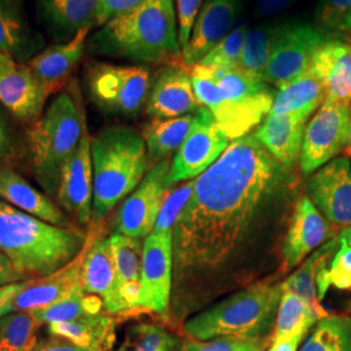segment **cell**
<instances>
[{
  "mask_svg": "<svg viewBox=\"0 0 351 351\" xmlns=\"http://www.w3.org/2000/svg\"><path fill=\"white\" fill-rule=\"evenodd\" d=\"M301 178L254 134L233 141L199 177L173 228L169 317L184 322L284 274V242Z\"/></svg>",
  "mask_w": 351,
  "mask_h": 351,
  "instance_id": "cell-1",
  "label": "cell"
},
{
  "mask_svg": "<svg viewBox=\"0 0 351 351\" xmlns=\"http://www.w3.org/2000/svg\"><path fill=\"white\" fill-rule=\"evenodd\" d=\"M173 0H146L88 38L91 55L137 63H176L182 56Z\"/></svg>",
  "mask_w": 351,
  "mask_h": 351,
  "instance_id": "cell-2",
  "label": "cell"
},
{
  "mask_svg": "<svg viewBox=\"0 0 351 351\" xmlns=\"http://www.w3.org/2000/svg\"><path fill=\"white\" fill-rule=\"evenodd\" d=\"M88 234L62 228L0 201V251L27 277L47 276L72 262L85 247Z\"/></svg>",
  "mask_w": 351,
  "mask_h": 351,
  "instance_id": "cell-3",
  "label": "cell"
},
{
  "mask_svg": "<svg viewBox=\"0 0 351 351\" xmlns=\"http://www.w3.org/2000/svg\"><path fill=\"white\" fill-rule=\"evenodd\" d=\"M211 71L213 75L204 68L191 71L197 99L213 113L216 124L229 141L247 136L271 112L275 91L262 80L245 75L237 68Z\"/></svg>",
  "mask_w": 351,
  "mask_h": 351,
  "instance_id": "cell-4",
  "label": "cell"
},
{
  "mask_svg": "<svg viewBox=\"0 0 351 351\" xmlns=\"http://www.w3.org/2000/svg\"><path fill=\"white\" fill-rule=\"evenodd\" d=\"M93 219L101 226L116 204L138 186L149 167L142 134L130 126H108L91 138Z\"/></svg>",
  "mask_w": 351,
  "mask_h": 351,
  "instance_id": "cell-5",
  "label": "cell"
},
{
  "mask_svg": "<svg viewBox=\"0 0 351 351\" xmlns=\"http://www.w3.org/2000/svg\"><path fill=\"white\" fill-rule=\"evenodd\" d=\"M86 134L80 88L77 84H69L27 133L33 173L50 198H56L64 165Z\"/></svg>",
  "mask_w": 351,
  "mask_h": 351,
  "instance_id": "cell-6",
  "label": "cell"
},
{
  "mask_svg": "<svg viewBox=\"0 0 351 351\" xmlns=\"http://www.w3.org/2000/svg\"><path fill=\"white\" fill-rule=\"evenodd\" d=\"M281 282L272 284V278L259 281L211 304L189 319L185 335L195 341L264 339L276 320Z\"/></svg>",
  "mask_w": 351,
  "mask_h": 351,
  "instance_id": "cell-7",
  "label": "cell"
},
{
  "mask_svg": "<svg viewBox=\"0 0 351 351\" xmlns=\"http://www.w3.org/2000/svg\"><path fill=\"white\" fill-rule=\"evenodd\" d=\"M85 82L97 107L123 117H136L142 111L152 86L150 69L145 65L90 64Z\"/></svg>",
  "mask_w": 351,
  "mask_h": 351,
  "instance_id": "cell-8",
  "label": "cell"
},
{
  "mask_svg": "<svg viewBox=\"0 0 351 351\" xmlns=\"http://www.w3.org/2000/svg\"><path fill=\"white\" fill-rule=\"evenodd\" d=\"M173 281V232H152L145 239L137 313L169 319Z\"/></svg>",
  "mask_w": 351,
  "mask_h": 351,
  "instance_id": "cell-9",
  "label": "cell"
},
{
  "mask_svg": "<svg viewBox=\"0 0 351 351\" xmlns=\"http://www.w3.org/2000/svg\"><path fill=\"white\" fill-rule=\"evenodd\" d=\"M169 168V159L152 165L138 186L126 197L116 216V233L141 239L154 232L164 202L172 191Z\"/></svg>",
  "mask_w": 351,
  "mask_h": 351,
  "instance_id": "cell-10",
  "label": "cell"
},
{
  "mask_svg": "<svg viewBox=\"0 0 351 351\" xmlns=\"http://www.w3.org/2000/svg\"><path fill=\"white\" fill-rule=\"evenodd\" d=\"M350 123V106L323 101L304 129L300 158L303 175L314 173L343 151Z\"/></svg>",
  "mask_w": 351,
  "mask_h": 351,
  "instance_id": "cell-11",
  "label": "cell"
},
{
  "mask_svg": "<svg viewBox=\"0 0 351 351\" xmlns=\"http://www.w3.org/2000/svg\"><path fill=\"white\" fill-rule=\"evenodd\" d=\"M326 39V32L313 24L284 23L265 68L264 82L282 88L308 71L315 52Z\"/></svg>",
  "mask_w": 351,
  "mask_h": 351,
  "instance_id": "cell-12",
  "label": "cell"
},
{
  "mask_svg": "<svg viewBox=\"0 0 351 351\" xmlns=\"http://www.w3.org/2000/svg\"><path fill=\"white\" fill-rule=\"evenodd\" d=\"M229 139L220 130L213 113L206 107L195 112L188 137L176 151L171 162L168 180L173 185L180 181L195 180L204 173L228 149Z\"/></svg>",
  "mask_w": 351,
  "mask_h": 351,
  "instance_id": "cell-13",
  "label": "cell"
},
{
  "mask_svg": "<svg viewBox=\"0 0 351 351\" xmlns=\"http://www.w3.org/2000/svg\"><path fill=\"white\" fill-rule=\"evenodd\" d=\"M307 197L335 228L351 226V162L341 156L319 168L306 182Z\"/></svg>",
  "mask_w": 351,
  "mask_h": 351,
  "instance_id": "cell-14",
  "label": "cell"
},
{
  "mask_svg": "<svg viewBox=\"0 0 351 351\" xmlns=\"http://www.w3.org/2000/svg\"><path fill=\"white\" fill-rule=\"evenodd\" d=\"M93 160L91 138L86 134L78 149L65 163L56 198L59 206L81 226H91L93 219Z\"/></svg>",
  "mask_w": 351,
  "mask_h": 351,
  "instance_id": "cell-15",
  "label": "cell"
},
{
  "mask_svg": "<svg viewBox=\"0 0 351 351\" xmlns=\"http://www.w3.org/2000/svg\"><path fill=\"white\" fill-rule=\"evenodd\" d=\"M201 103L194 94L190 69L181 62L164 65L152 81L146 112L152 119H173L197 112Z\"/></svg>",
  "mask_w": 351,
  "mask_h": 351,
  "instance_id": "cell-16",
  "label": "cell"
},
{
  "mask_svg": "<svg viewBox=\"0 0 351 351\" xmlns=\"http://www.w3.org/2000/svg\"><path fill=\"white\" fill-rule=\"evenodd\" d=\"M241 3L242 0H203L181 63L190 69L226 37L237 21Z\"/></svg>",
  "mask_w": 351,
  "mask_h": 351,
  "instance_id": "cell-17",
  "label": "cell"
},
{
  "mask_svg": "<svg viewBox=\"0 0 351 351\" xmlns=\"http://www.w3.org/2000/svg\"><path fill=\"white\" fill-rule=\"evenodd\" d=\"M49 97V90L25 64L0 68V106L17 121L36 123Z\"/></svg>",
  "mask_w": 351,
  "mask_h": 351,
  "instance_id": "cell-18",
  "label": "cell"
},
{
  "mask_svg": "<svg viewBox=\"0 0 351 351\" xmlns=\"http://www.w3.org/2000/svg\"><path fill=\"white\" fill-rule=\"evenodd\" d=\"M88 245L82 264V288L98 295L110 315L123 314L116 287V268L110 239L101 234V226H93L88 233Z\"/></svg>",
  "mask_w": 351,
  "mask_h": 351,
  "instance_id": "cell-19",
  "label": "cell"
},
{
  "mask_svg": "<svg viewBox=\"0 0 351 351\" xmlns=\"http://www.w3.org/2000/svg\"><path fill=\"white\" fill-rule=\"evenodd\" d=\"M332 236L333 228L330 223L307 195H301L295 204L284 242V272L301 263L310 252Z\"/></svg>",
  "mask_w": 351,
  "mask_h": 351,
  "instance_id": "cell-20",
  "label": "cell"
},
{
  "mask_svg": "<svg viewBox=\"0 0 351 351\" xmlns=\"http://www.w3.org/2000/svg\"><path fill=\"white\" fill-rule=\"evenodd\" d=\"M88 245V234L85 247L72 262L47 276L32 278L26 288L20 291L12 303L7 307L5 315L46 307L53 302L59 301L75 288L82 287V264Z\"/></svg>",
  "mask_w": 351,
  "mask_h": 351,
  "instance_id": "cell-21",
  "label": "cell"
},
{
  "mask_svg": "<svg viewBox=\"0 0 351 351\" xmlns=\"http://www.w3.org/2000/svg\"><path fill=\"white\" fill-rule=\"evenodd\" d=\"M43 49L45 37L30 23L25 0H0V52L26 64Z\"/></svg>",
  "mask_w": 351,
  "mask_h": 351,
  "instance_id": "cell-22",
  "label": "cell"
},
{
  "mask_svg": "<svg viewBox=\"0 0 351 351\" xmlns=\"http://www.w3.org/2000/svg\"><path fill=\"white\" fill-rule=\"evenodd\" d=\"M99 0H36L39 23L55 43L72 40L97 26Z\"/></svg>",
  "mask_w": 351,
  "mask_h": 351,
  "instance_id": "cell-23",
  "label": "cell"
},
{
  "mask_svg": "<svg viewBox=\"0 0 351 351\" xmlns=\"http://www.w3.org/2000/svg\"><path fill=\"white\" fill-rule=\"evenodd\" d=\"M326 90V101L351 106V45L328 38L308 68Z\"/></svg>",
  "mask_w": 351,
  "mask_h": 351,
  "instance_id": "cell-24",
  "label": "cell"
},
{
  "mask_svg": "<svg viewBox=\"0 0 351 351\" xmlns=\"http://www.w3.org/2000/svg\"><path fill=\"white\" fill-rule=\"evenodd\" d=\"M90 30L80 32L72 40L53 43L25 64L49 93H60L86 51Z\"/></svg>",
  "mask_w": 351,
  "mask_h": 351,
  "instance_id": "cell-25",
  "label": "cell"
},
{
  "mask_svg": "<svg viewBox=\"0 0 351 351\" xmlns=\"http://www.w3.org/2000/svg\"><path fill=\"white\" fill-rule=\"evenodd\" d=\"M308 119L307 113H269L254 136L280 163L295 168Z\"/></svg>",
  "mask_w": 351,
  "mask_h": 351,
  "instance_id": "cell-26",
  "label": "cell"
},
{
  "mask_svg": "<svg viewBox=\"0 0 351 351\" xmlns=\"http://www.w3.org/2000/svg\"><path fill=\"white\" fill-rule=\"evenodd\" d=\"M0 201L52 226L75 228L73 221L49 195L32 186L23 176L10 167L0 169Z\"/></svg>",
  "mask_w": 351,
  "mask_h": 351,
  "instance_id": "cell-27",
  "label": "cell"
},
{
  "mask_svg": "<svg viewBox=\"0 0 351 351\" xmlns=\"http://www.w3.org/2000/svg\"><path fill=\"white\" fill-rule=\"evenodd\" d=\"M116 268V287L123 314L137 311L141 294V268L143 245L141 239L120 233L108 237Z\"/></svg>",
  "mask_w": 351,
  "mask_h": 351,
  "instance_id": "cell-28",
  "label": "cell"
},
{
  "mask_svg": "<svg viewBox=\"0 0 351 351\" xmlns=\"http://www.w3.org/2000/svg\"><path fill=\"white\" fill-rule=\"evenodd\" d=\"M116 322L111 315H86L66 323L49 326L52 337L66 339L78 346L97 351H108L114 342Z\"/></svg>",
  "mask_w": 351,
  "mask_h": 351,
  "instance_id": "cell-29",
  "label": "cell"
},
{
  "mask_svg": "<svg viewBox=\"0 0 351 351\" xmlns=\"http://www.w3.org/2000/svg\"><path fill=\"white\" fill-rule=\"evenodd\" d=\"M195 112L173 117V119H152L145 126L142 137L145 139L149 164H155L168 159L181 147L194 124Z\"/></svg>",
  "mask_w": 351,
  "mask_h": 351,
  "instance_id": "cell-30",
  "label": "cell"
},
{
  "mask_svg": "<svg viewBox=\"0 0 351 351\" xmlns=\"http://www.w3.org/2000/svg\"><path fill=\"white\" fill-rule=\"evenodd\" d=\"M324 101V86L308 69L285 86L278 88L269 113H307L311 116Z\"/></svg>",
  "mask_w": 351,
  "mask_h": 351,
  "instance_id": "cell-31",
  "label": "cell"
},
{
  "mask_svg": "<svg viewBox=\"0 0 351 351\" xmlns=\"http://www.w3.org/2000/svg\"><path fill=\"white\" fill-rule=\"evenodd\" d=\"M284 23H267L246 32L237 69L264 81V72L276 46Z\"/></svg>",
  "mask_w": 351,
  "mask_h": 351,
  "instance_id": "cell-32",
  "label": "cell"
},
{
  "mask_svg": "<svg viewBox=\"0 0 351 351\" xmlns=\"http://www.w3.org/2000/svg\"><path fill=\"white\" fill-rule=\"evenodd\" d=\"M330 287L351 289V246L339 236L324 245V254L317 265L316 288L320 301Z\"/></svg>",
  "mask_w": 351,
  "mask_h": 351,
  "instance_id": "cell-33",
  "label": "cell"
},
{
  "mask_svg": "<svg viewBox=\"0 0 351 351\" xmlns=\"http://www.w3.org/2000/svg\"><path fill=\"white\" fill-rule=\"evenodd\" d=\"M103 308V301L98 295L88 294L82 287H78L59 301L32 310L30 313L39 326H51L72 322L86 315L101 314Z\"/></svg>",
  "mask_w": 351,
  "mask_h": 351,
  "instance_id": "cell-34",
  "label": "cell"
},
{
  "mask_svg": "<svg viewBox=\"0 0 351 351\" xmlns=\"http://www.w3.org/2000/svg\"><path fill=\"white\" fill-rule=\"evenodd\" d=\"M322 319L324 317L317 314L300 295L290 291H282L272 339L301 333L307 335V332Z\"/></svg>",
  "mask_w": 351,
  "mask_h": 351,
  "instance_id": "cell-35",
  "label": "cell"
},
{
  "mask_svg": "<svg viewBox=\"0 0 351 351\" xmlns=\"http://www.w3.org/2000/svg\"><path fill=\"white\" fill-rule=\"evenodd\" d=\"M300 351H351V316L319 320Z\"/></svg>",
  "mask_w": 351,
  "mask_h": 351,
  "instance_id": "cell-36",
  "label": "cell"
},
{
  "mask_svg": "<svg viewBox=\"0 0 351 351\" xmlns=\"http://www.w3.org/2000/svg\"><path fill=\"white\" fill-rule=\"evenodd\" d=\"M39 326L30 311H17L0 317V351L34 350Z\"/></svg>",
  "mask_w": 351,
  "mask_h": 351,
  "instance_id": "cell-37",
  "label": "cell"
},
{
  "mask_svg": "<svg viewBox=\"0 0 351 351\" xmlns=\"http://www.w3.org/2000/svg\"><path fill=\"white\" fill-rule=\"evenodd\" d=\"M323 254H324V246L315 251L298 271H295L287 280H284L281 282V288L282 291H290L300 295L314 308L317 314L322 315V317H326L329 315L326 313V308L320 304L317 288H316V272H317V265L323 258Z\"/></svg>",
  "mask_w": 351,
  "mask_h": 351,
  "instance_id": "cell-38",
  "label": "cell"
},
{
  "mask_svg": "<svg viewBox=\"0 0 351 351\" xmlns=\"http://www.w3.org/2000/svg\"><path fill=\"white\" fill-rule=\"evenodd\" d=\"M246 32V23L237 24L213 47V50L203 56V59L198 64L213 71L236 69Z\"/></svg>",
  "mask_w": 351,
  "mask_h": 351,
  "instance_id": "cell-39",
  "label": "cell"
},
{
  "mask_svg": "<svg viewBox=\"0 0 351 351\" xmlns=\"http://www.w3.org/2000/svg\"><path fill=\"white\" fill-rule=\"evenodd\" d=\"M176 343L175 337L163 326L145 323L128 329L119 351H172Z\"/></svg>",
  "mask_w": 351,
  "mask_h": 351,
  "instance_id": "cell-40",
  "label": "cell"
},
{
  "mask_svg": "<svg viewBox=\"0 0 351 351\" xmlns=\"http://www.w3.org/2000/svg\"><path fill=\"white\" fill-rule=\"evenodd\" d=\"M194 184H195V180H190L181 188L175 189L169 193L159 213L154 232H173L177 219L184 211L186 203L193 194Z\"/></svg>",
  "mask_w": 351,
  "mask_h": 351,
  "instance_id": "cell-41",
  "label": "cell"
},
{
  "mask_svg": "<svg viewBox=\"0 0 351 351\" xmlns=\"http://www.w3.org/2000/svg\"><path fill=\"white\" fill-rule=\"evenodd\" d=\"M267 345L265 339H221L210 341L189 339L182 342V351H263Z\"/></svg>",
  "mask_w": 351,
  "mask_h": 351,
  "instance_id": "cell-42",
  "label": "cell"
},
{
  "mask_svg": "<svg viewBox=\"0 0 351 351\" xmlns=\"http://www.w3.org/2000/svg\"><path fill=\"white\" fill-rule=\"evenodd\" d=\"M202 4H203V0H176L178 42L182 51L185 50L188 46L189 39L191 36Z\"/></svg>",
  "mask_w": 351,
  "mask_h": 351,
  "instance_id": "cell-43",
  "label": "cell"
},
{
  "mask_svg": "<svg viewBox=\"0 0 351 351\" xmlns=\"http://www.w3.org/2000/svg\"><path fill=\"white\" fill-rule=\"evenodd\" d=\"M351 12V0H320L319 19L326 26L335 27L341 20Z\"/></svg>",
  "mask_w": 351,
  "mask_h": 351,
  "instance_id": "cell-44",
  "label": "cell"
},
{
  "mask_svg": "<svg viewBox=\"0 0 351 351\" xmlns=\"http://www.w3.org/2000/svg\"><path fill=\"white\" fill-rule=\"evenodd\" d=\"M146 0H99L97 26H101L123 13L129 12Z\"/></svg>",
  "mask_w": 351,
  "mask_h": 351,
  "instance_id": "cell-45",
  "label": "cell"
},
{
  "mask_svg": "<svg viewBox=\"0 0 351 351\" xmlns=\"http://www.w3.org/2000/svg\"><path fill=\"white\" fill-rule=\"evenodd\" d=\"M8 114L0 106V169L10 160L13 151V129Z\"/></svg>",
  "mask_w": 351,
  "mask_h": 351,
  "instance_id": "cell-46",
  "label": "cell"
},
{
  "mask_svg": "<svg viewBox=\"0 0 351 351\" xmlns=\"http://www.w3.org/2000/svg\"><path fill=\"white\" fill-rule=\"evenodd\" d=\"M302 0H256V14L259 17H274L288 11Z\"/></svg>",
  "mask_w": 351,
  "mask_h": 351,
  "instance_id": "cell-47",
  "label": "cell"
},
{
  "mask_svg": "<svg viewBox=\"0 0 351 351\" xmlns=\"http://www.w3.org/2000/svg\"><path fill=\"white\" fill-rule=\"evenodd\" d=\"M29 278L32 277H27L24 274H21L12 263V261L4 252L0 251V287L21 282Z\"/></svg>",
  "mask_w": 351,
  "mask_h": 351,
  "instance_id": "cell-48",
  "label": "cell"
},
{
  "mask_svg": "<svg viewBox=\"0 0 351 351\" xmlns=\"http://www.w3.org/2000/svg\"><path fill=\"white\" fill-rule=\"evenodd\" d=\"M30 280L32 278H29L26 281H21V282L0 287V317L5 316L7 307L12 303L13 300L16 298V295L26 288V285L29 284Z\"/></svg>",
  "mask_w": 351,
  "mask_h": 351,
  "instance_id": "cell-49",
  "label": "cell"
},
{
  "mask_svg": "<svg viewBox=\"0 0 351 351\" xmlns=\"http://www.w3.org/2000/svg\"><path fill=\"white\" fill-rule=\"evenodd\" d=\"M38 348L40 351H97L78 346L73 342H69L66 339H59V337H52L42 342H38Z\"/></svg>",
  "mask_w": 351,
  "mask_h": 351,
  "instance_id": "cell-50",
  "label": "cell"
},
{
  "mask_svg": "<svg viewBox=\"0 0 351 351\" xmlns=\"http://www.w3.org/2000/svg\"><path fill=\"white\" fill-rule=\"evenodd\" d=\"M304 333L289 336V337H280V339H272L271 348L268 351H297L301 343L302 339H304Z\"/></svg>",
  "mask_w": 351,
  "mask_h": 351,
  "instance_id": "cell-51",
  "label": "cell"
},
{
  "mask_svg": "<svg viewBox=\"0 0 351 351\" xmlns=\"http://www.w3.org/2000/svg\"><path fill=\"white\" fill-rule=\"evenodd\" d=\"M339 29L345 30L348 34H350L351 37V12L348 13V14L341 20Z\"/></svg>",
  "mask_w": 351,
  "mask_h": 351,
  "instance_id": "cell-52",
  "label": "cell"
},
{
  "mask_svg": "<svg viewBox=\"0 0 351 351\" xmlns=\"http://www.w3.org/2000/svg\"><path fill=\"white\" fill-rule=\"evenodd\" d=\"M339 237L342 239V241H345L349 246H351V226L342 229V232L339 233Z\"/></svg>",
  "mask_w": 351,
  "mask_h": 351,
  "instance_id": "cell-53",
  "label": "cell"
},
{
  "mask_svg": "<svg viewBox=\"0 0 351 351\" xmlns=\"http://www.w3.org/2000/svg\"><path fill=\"white\" fill-rule=\"evenodd\" d=\"M14 62H13L11 58H8L7 55H4V53H1L0 52V68H3V66H10V65H14Z\"/></svg>",
  "mask_w": 351,
  "mask_h": 351,
  "instance_id": "cell-54",
  "label": "cell"
},
{
  "mask_svg": "<svg viewBox=\"0 0 351 351\" xmlns=\"http://www.w3.org/2000/svg\"><path fill=\"white\" fill-rule=\"evenodd\" d=\"M342 152L345 154L346 158H351V123L350 129H349V134H348V141H346V145H345Z\"/></svg>",
  "mask_w": 351,
  "mask_h": 351,
  "instance_id": "cell-55",
  "label": "cell"
},
{
  "mask_svg": "<svg viewBox=\"0 0 351 351\" xmlns=\"http://www.w3.org/2000/svg\"><path fill=\"white\" fill-rule=\"evenodd\" d=\"M34 351H40V350H39V348H38V343H37V346H36V349H34Z\"/></svg>",
  "mask_w": 351,
  "mask_h": 351,
  "instance_id": "cell-56",
  "label": "cell"
},
{
  "mask_svg": "<svg viewBox=\"0 0 351 351\" xmlns=\"http://www.w3.org/2000/svg\"><path fill=\"white\" fill-rule=\"evenodd\" d=\"M350 113H351V106H350Z\"/></svg>",
  "mask_w": 351,
  "mask_h": 351,
  "instance_id": "cell-57",
  "label": "cell"
},
{
  "mask_svg": "<svg viewBox=\"0 0 351 351\" xmlns=\"http://www.w3.org/2000/svg\"><path fill=\"white\" fill-rule=\"evenodd\" d=\"M350 311H351V304H350Z\"/></svg>",
  "mask_w": 351,
  "mask_h": 351,
  "instance_id": "cell-58",
  "label": "cell"
},
{
  "mask_svg": "<svg viewBox=\"0 0 351 351\" xmlns=\"http://www.w3.org/2000/svg\"><path fill=\"white\" fill-rule=\"evenodd\" d=\"M34 349H36V348H34ZM33 351H34V350H33Z\"/></svg>",
  "mask_w": 351,
  "mask_h": 351,
  "instance_id": "cell-59",
  "label": "cell"
}]
</instances>
